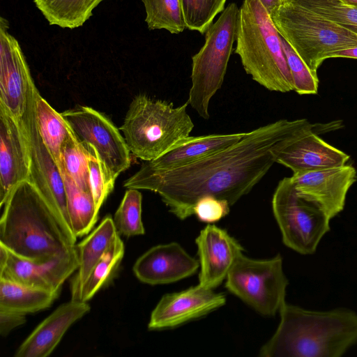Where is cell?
<instances>
[{"instance_id": "cell-1", "label": "cell", "mask_w": 357, "mask_h": 357, "mask_svg": "<svg viewBox=\"0 0 357 357\" xmlns=\"http://www.w3.org/2000/svg\"><path fill=\"white\" fill-rule=\"evenodd\" d=\"M307 123L304 119L278 120L246 132L231 146L188 165L159 172L138 170L123 186L158 193L181 220L194 215L196 202L206 195L231 206L248 194L275 162L271 149Z\"/></svg>"}, {"instance_id": "cell-2", "label": "cell", "mask_w": 357, "mask_h": 357, "mask_svg": "<svg viewBox=\"0 0 357 357\" xmlns=\"http://www.w3.org/2000/svg\"><path fill=\"white\" fill-rule=\"evenodd\" d=\"M261 357H340L357 344V312L345 307L310 310L285 303Z\"/></svg>"}, {"instance_id": "cell-3", "label": "cell", "mask_w": 357, "mask_h": 357, "mask_svg": "<svg viewBox=\"0 0 357 357\" xmlns=\"http://www.w3.org/2000/svg\"><path fill=\"white\" fill-rule=\"evenodd\" d=\"M3 207L0 243L14 254L45 261L75 248L73 231L29 181L13 190Z\"/></svg>"}, {"instance_id": "cell-4", "label": "cell", "mask_w": 357, "mask_h": 357, "mask_svg": "<svg viewBox=\"0 0 357 357\" xmlns=\"http://www.w3.org/2000/svg\"><path fill=\"white\" fill-rule=\"evenodd\" d=\"M235 53L246 73L271 91H294L281 36L259 0H244L240 8Z\"/></svg>"}, {"instance_id": "cell-5", "label": "cell", "mask_w": 357, "mask_h": 357, "mask_svg": "<svg viewBox=\"0 0 357 357\" xmlns=\"http://www.w3.org/2000/svg\"><path fill=\"white\" fill-rule=\"evenodd\" d=\"M188 105L187 101L174 107L143 93L135 96L120 127L130 152L151 161L189 137L194 123L187 112Z\"/></svg>"}, {"instance_id": "cell-6", "label": "cell", "mask_w": 357, "mask_h": 357, "mask_svg": "<svg viewBox=\"0 0 357 357\" xmlns=\"http://www.w3.org/2000/svg\"><path fill=\"white\" fill-rule=\"evenodd\" d=\"M280 35L312 73L333 52L357 47V33L289 0L270 13Z\"/></svg>"}, {"instance_id": "cell-7", "label": "cell", "mask_w": 357, "mask_h": 357, "mask_svg": "<svg viewBox=\"0 0 357 357\" xmlns=\"http://www.w3.org/2000/svg\"><path fill=\"white\" fill-rule=\"evenodd\" d=\"M240 8L230 3L206 31L205 43L192 56L191 87L188 102L198 115L208 119L211 98L221 88L236 41Z\"/></svg>"}, {"instance_id": "cell-8", "label": "cell", "mask_w": 357, "mask_h": 357, "mask_svg": "<svg viewBox=\"0 0 357 357\" xmlns=\"http://www.w3.org/2000/svg\"><path fill=\"white\" fill-rule=\"evenodd\" d=\"M272 209L283 243L301 255L314 254L330 231L331 219L315 204L298 195L291 177L279 181Z\"/></svg>"}, {"instance_id": "cell-9", "label": "cell", "mask_w": 357, "mask_h": 357, "mask_svg": "<svg viewBox=\"0 0 357 357\" xmlns=\"http://www.w3.org/2000/svg\"><path fill=\"white\" fill-rule=\"evenodd\" d=\"M288 284L280 255L258 260L242 254L229 272L225 287L257 312L271 316L286 303Z\"/></svg>"}, {"instance_id": "cell-10", "label": "cell", "mask_w": 357, "mask_h": 357, "mask_svg": "<svg viewBox=\"0 0 357 357\" xmlns=\"http://www.w3.org/2000/svg\"><path fill=\"white\" fill-rule=\"evenodd\" d=\"M342 126L341 121L324 124L308 122L271 149L275 162L289 168L293 174L346 165L349 155L319 137Z\"/></svg>"}, {"instance_id": "cell-11", "label": "cell", "mask_w": 357, "mask_h": 357, "mask_svg": "<svg viewBox=\"0 0 357 357\" xmlns=\"http://www.w3.org/2000/svg\"><path fill=\"white\" fill-rule=\"evenodd\" d=\"M61 115L75 136L94 151L115 178L130 167V152L124 137L107 116L82 105L66 110Z\"/></svg>"}, {"instance_id": "cell-12", "label": "cell", "mask_w": 357, "mask_h": 357, "mask_svg": "<svg viewBox=\"0 0 357 357\" xmlns=\"http://www.w3.org/2000/svg\"><path fill=\"white\" fill-rule=\"evenodd\" d=\"M36 87L33 82L30 87L26 110L20 119L26 135L30 159L28 181L36 188L60 220L72 230L61 172L43 143L36 125L34 112Z\"/></svg>"}, {"instance_id": "cell-13", "label": "cell", "mask_w": 357, "mask_h": 357, "mask_svg": "<svg viewBox=\"0 0 357 357\" xmlns=\"http://www.w3.org/2000/svg\"><path fill=\"white\" fill-rule=\"evenodd\" d=\"M0 17V105L20 119L24 113L33 79L17 39Z\"/></svg>"}, {"instance_id": "cell-14", "label": "cell", "mask_w": 357, "mask_h": 357, "mask_svg": "<svg viewBox=\"0 0 357 357\" xmlns=\"http://www.w3.org/2000/svg\"><path fill=\"white\" fill-rule=\"evenodd\" d=\"M296 192L315 204L331 219L344 208L349 188L357 180L350 165L324 169L291 176Z\"/></svg>"}, {"instance_id": "cell-15", "label": "cell", "mask_w": 357, "mask_h": 357, "mask_svg": "<svg viewBox=\"0 0 357 357\" xmlns=\"http://www.w3.org/2000/svg\"><path fill=\"white\" fill-rule=\"evenodd\" d=\"M78 267L75 247L68 252L45 261L27 259L8 250V260L0 268V278L59 294L64 282Z\"/></svg>"}, {"instance_id": "cell-16", "label": "cell", "mask_w": 357, "mask_h": 357, "mask_svg": "<svg viewBox=\"0 0 357 357\" xmlns=\"http://www.w3.org/2000/svg\"><path fill=\"white\" fill-rule=\"evenodd\" d=\"M224 294L199 284L188 289L164 295L151 312L149 330L178 326L202 317L224 305Z\"/></svg>"}, {"instance_id": "cell-17", "label": "cell", "mask_w": 357, "mask_h": 357, "mask_svg": "<svg viewBox=\"0 0 357 357\" xmlns=\"http://www.w3.org/2000/svg\"><path fill=\"white\" fill-rule=\"evenodd\" d=\"M30 159L26 138L20 119L0 105V206L13 190L28 181Z\"/></svg>"}, {"instance_id": "cell-18", "label": "cell", "mask_w": 357, "mask_h": 357, "mask_svg": "<svg viewBox=\"0 0 357 357\" xmlns=\"http://www.w3.org/2000/svg\"><path fill=\"white\" fill-rule=\"evenodd\" d=\"M195 243L200 268L199 284L214 289L226 279L243 249L226 230L211 224L200 231Z\"/></svg>"}, {"instance_id": "cell-19", "label": "cell", "mask_w": 357, "mask_h": 357, "mask_svg": "<svg viewBox=\"0 0 357 357\" xmlns=\"http://www.w3.org/2000/svg\"><path fill=\"white\" fill-rule=\"evenodd\" d=\"M199 267V259L191 257L180 244L172 242L145 252L135 261L133 273L144 283L165 284L192 275Z\"/></svg>"}, {"instance_id": "cell-20", "label": "cell", "mask_w": 357, "mask_h": 357, "mask_svg": "<svg viewBox=\"0 0 357 357\" xmlns=\"http://www.w3.org/2000/svg\"><path fill=\"white\" fill-rule=\"evenodd\" d=\"M87 302L72 300L40 323L16 350L15 357H47L68 328L90 311Z\"/></svg>"}, {"instance_id": "cell-21", "label": "cell", "mask_w": 357, "mask_h": 357, "mask_svg": "<svg viewBox=\"0 0 357 357\" xmlns=\"http://www.w3.org/2000/svg\"><path fill=\"white\" fill-rule=\"evenodd\" d=\"M245 134L246 132L189 136L162 156L144 161L139 171L165 172L188 165L231 146Z\"/></svg>"}, {"instance_id": "cell-22", "label": "cell", "mask_w": 357, "mask_h": 357, "mask_svg": "<svg viewBox=\"0 0 357 357\" xmlns=\"http://www.w3.org/2000/svg\"><path fill=\"white\" fill-rule=\"evenodd\" d=\"M118 234L113 218L107 216L84 240L75 245L79 267L71 282V298L77 293L91 270Z\"/></svg>"}, {"instance_id": "cell-23", "label": "cell", "mask_w": 357, "mask_h": 357, "mask_svg": "<svg viewBox=\"0 0 357 357\" xmlns=\"http://www.w3.org/2000/svg\"><path fill=\"white\" fill-rule=\"evenodd\" d=\"M34 112L43 143L58 165L62 147L74 132L61 113L56 112L42 97L36 87L34 89Z\"/></svg>"}, {"instance_id": "cell-24", "label": "cell", "mask_w": 357, "mask_h": 357, "mask_svg": "<svg viewBox=\"0 0 357 357\" xmlns=\"http://www.w3.org/2000/svg\"><path fill=\"white\" fill-rule=\"evenodd\" d=\"M59 294L0 278V311L34 313L49 307Z\"/></svg>"}, {"instance_id": "cell-25", "label": "cell", "mask_w": 357, "mask_h": 357, "mask_svg": "<svg viewBox=\"0 0 357 357\" xmlns=\"http://www.w3.org/2000/svg\"><path fill=\"white\" fill-rule=\"evenodd\" d=\"M104 0H33L51 25L75 29L82 26Z\"/></svg>"}, {"instance_id": "cell-26", "label": "cell", "mask_w": 357, "mask_h": 357, "mask_svg": "<svg viewBox=\"0 0 357 357\" xmlns=\"http://www.w3.org/2000/svg\"><path fill=\"white\" fill-rule=\"evenodd\" d=\"M65 184L67 208L72 230L75 236L88 234L97 222L98 212L92 193L79 188L64 171L61 169Z\"/></svg>"}, {"instance_id": "cell-27", "label": "cell", "mask_w": 357, "mask_h": 357, "mask_svg": "<svg viewBox=\"0 0 357 357\" xmlns=\"http://www.w3.org/2000/svg\"><path fill=\"white\" fill-rule=\"evenodd\" d=\"M124 255V244L118 234L93 267L72 300L87 302L116 273Z\"/></svg>"}, {"instance_id": "cell-28", "label": "cell", "mask_w": 357, "mask_h": 357, "mask_svg": "<svg viewBox=\"0 0 357 357\" xmlns=\"http://www.w3.org/2000/svg\"><path fill=\"white\" fill-rule=\"evenodd\" d=\"M90 157L87 147L73 134L62 147L58 166L79 188L92 193L89 178Z\"/></svg>"}, {"instance_id": "cell-29", "label": "cell", "mask_w": 357, "mask_h": 357, "mask_svg": "<svg viewBox=\"0 0 357 357\" xmlns=\"http://www.w3.org/2000/svg\"><path fill=\"white\" fill-rule=\"evenodd\" d=\"M145 22L150 30L165 29L180 33L186 28L180 0H142Z\"/></svg>"}, {"instance_id": "cell-30", "label": "cell", "mask_w": 357, "mask_h": 357, "mask_svg": "<svg viewBox=\"0 0 357 357\" xmlns=\"http://www.w3.org/2000/svg\"><path fill=\"white\" fill-rule=\"evenodd\" d=\"M142 196L138 189L126 190L116 211L113 222L117 233L127 237L143 235L145 232L142 220Z\"/></svg>"}, {"instance_id": "cell-31", "label": "cell", "mask_w": 357, "mask_h": 357, "mask_svg": "<svg viewBox=\"0 0 357 357\" xmlns=\"http://www.w3.org/2000/svg\"><path fill=\"white\" fill-rule=\"evenodd\" d=\"M357 33V6L343 0H289Z\"/></svg>"}, {"instance_id": "cell-32", "label": "cell", "mask_w": 357, "mask_h": 357, "mask_svg": "<svg viewBox=\"0 0 357 357\" xmlns=\"http://www.w3.org/2000/svg\"><path fill=\"white\" fill-rule=\"evenodd\" d=\"M185 26L204 34L215 17L225 8L227 0H180Z\"/></svg>"}, {"instance_id": "cell-33", "label": "cell", "mask_w": 357, "mask_h": 357, "mask_svg": "<svg viewBox=\"0 0 357 357\" xmlns=\"http://www.w3.org/2000/svg\"><path fill=\"white\" fill-rule=\"evenodd\" d=\"M282 49L294 83V91L300 95L317 94L319 88L318 75H314L281 36Z\"/></svg>"}, {"instance_id": "cell-34", "label": "cell", "mask_w": 357, "mask_h": 357, "mask_svg": "<svg viewBox=\"0 0 357 357\" xmlns=\"http://www.w3.org/2000/svg\"><path fill=\"white\" fill-rule=\"evenodd\" d=\"M91 153L89 178L92 195L98 210L113 190L116 178L105 168L94 151L87 148Z\"/></svg>"}, {"instance_id": "cell-35", "label": "cell", "mask_w": 357, "mask_h": 357, "mask_svg": "<svg viewBox=\"0 0 357 357\" xmlns=\"http://www.w3.org/2000/svg\"><path fill=\"white\" fill-rule=\"evenodd\" d=\"M227 201L212 195H206L197 200L194 206V215L206 223H214L229 212Z\"/></svg>"}, {"instance_id": "cell-36", "label": "cell", "mask_w": 357, "mask_h": 357, "mask_svg": "<svg viewBox=\"0 0 357 357\" xmlns=\"http://www.w3.org/2000/svg\"><path fill=\"white\" fill-rule=\"evenodd\" d=\"M24 314L0 311V335L7 336L13 329L26 322Z\"/></svg>"}, {"instance_id": "cell-37", "label": "cell", "mask_w": 357, "mask_h": 357, "mask_svg": "<svg viewBox=\"0 0 357 357\" xmlns=\"http://www.w3.org/2000/svg\"><path fill=\"white\" fill-rule=\"evenodd\" d=\"M349 58L357 59V47H350L333 52L330 58Z\"/></svg>"}, {"instance_id": "cell-38", "label": "cell", "mask_w": 357, "mask_h": 357, "mask_svg": "<svg viewBox=\"0 0 357 357\" xmlns=\"http://www.w3.org/2000/svg\"><path fill=\"white\" fill-rule=\"evenodd\" d=\"M265 8L271 13L280 3L281 0H259Z\"/></svg>"}, {"instance_id": "cell-39", "label": "cell", "mask_w": 357, "mask_h": 357, "mask_svg": "<svg viewBox=\"0 0 357 357\" xmlns=\"http://www.w3.org/2000/svg\"><path fill=\"white\" fill-rule=\"evenodd\" d=\"M344 2L357 6V0H343Z\"/></svg>"}]
</instances>
